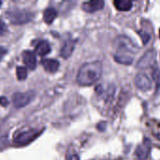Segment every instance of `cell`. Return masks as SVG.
Listing matches in <instances>:
<instances>
[{
	"mask_svg": "<svg viewBox=\"0 0 160 160\" xmlns=\"http://www.w3.org/2000/svg\"><path fill=\"white\" fill-rule=\"evenodd\" d=\"M113 5L120 11H128L132 8V2L129 0H116L113 2Z\"/></svg>",
	"mask_w": 160,
	"mask_h": 160,
	"instance_id": "15",
	"label": "cell"
},
{
	"mask_svg": "<svg viewBox=\"0 0 160 160\" xmlns=\"http://www.w3.org/2000/svg\"><path fill=\"white\" fill-rule=\"evenodd\" d=\"M6 53H7V50L4 47H1L0 46V60L6 55Z\"/></svg>",
	"mask_w": 160,
	"mask_h": 160,
	"instance_id": "23",
	"label": "cell"
},
{
	"mask_svg": "<svg viewBox=\"0 0 160 160\" xmlns=\"http://www.w3.org/2000/svg\"><path fill=\"white\" fill-rule=\"evenodd\" d=\"M7 32V26L4 23V22L2 20H0V36L4 35Z\"/></svg>",
	"mask_w": 160,
	"mask_h": 160,
	"instance_id": "19",
	"label": "cell"
},
{
	"mask_svg": "<svg viewBox=\"0 0 160 160\" xmlns=\"http://www.w3.org/2000/svg\"><path fill=\"white\" fill-rule=\"evenodd\" d=\"M57 16V11L53 8H48L43 13V20L46 23H52Z\"/></svg>",
	"mask_w": 160,
	"mask_h": 160,
	"instance_id": "14",
	"label": "cell"
},
{
	"mask_svg": "<svg viewBox=\"0 0 160 160\" xmlns=\"http://www.w3.org/2000/svg\"><path fill=\"white\" fill-rule=\"evenodd\" d=\"M35 97L34 92H25V93H15L12 97V102L15 107L22 108L29 104Z\"/></svg>",
	"mask_w": 160,
	"mask_h": 160,
	"instance_id": "6",
	"label": "cell"
},
{
	"mask_svg": "<svg viewBox=\"0 0 160 160\" xmlns=\"http://www.w3.org/2000/svg\"><path fill=\"white\" fill-rule=\"evenodd\" d=\"M104 7V1L102 0H92L82 4V9L88 13H93L102 9Z\"/></svg>",
	"mask_w": 160,
	"mask_h": 160,
	"instance_id": "9",
	"label": "cell"
},
{
	"mask_svg": "<svg viewBox=\"0 0 160 160\" xmlns=\"http://www.w3.org/2000/svg\"><path fill=\"white\" fill-rule=\"evenodd\" d=\"M106 122H100V123H98V129L99 130V131H104L105 129H106Z\"/></svg>",
	"mask_w": 160,
	"mask_h": 160,
	"instance_id": "20",
	"label": "cell"
},
{
	"mask_svg": "<svg viewBox=\"0 0 160 160\" xmlns=\"http://www.w3.org/2000/svg\"><path fill=\"white\" fill-rule=\"evenodd\" d=\"M41 64L44 68V69L50 73H54L59 68V62L55 59H43L41 61Z\"/></svg>",
	"mask_w": 160,
	"mask_h": 160,
	"instance_id": "11",
	"label": "cell"
},
{
	"mask_svg": "<svg viewBox=\"0 0 160 160\" xmlns=\"http://www.w3.org/2000/svg\"><path fill=\"white\" fill-rule=\"evenodd\" d=\"M116 52L114 54V60L123 65L132 64L135 54L138 52V47L136 44L128 37L120 36L117 38L116 41Z\"/></svg>",
	"mask_w": 160,
	"mask_h": 160,
	"instance_id": "1",
	"label": "cell"
},
{
	"mask_svg": "<svg viewBox=\"0 0 160 160\" xmlns=\"http://www.w3.org/2000/svg\"><path fill=\"white\" fill-rule=\"evenodd\" d=\"M102 73V64L99 61L88 62L82 66L77 75V82L80 85L88 86L97 82Z\"/></svg>",
	"mask_w": 160,
	"mask_h": 160,
	"instance_id": "2",
	"label": "cell"
},
{
	"mask_svg": "<svg viewBox=\"0 0 160 160\" xmlns=\"http://www.w3.org/2000/svg\"><path fill=\"white\" fill-rule=\"evenodd\" d=\"M22 59L23 63L26 65V67L29 69H35L37 67V59L35 56V53L31 51H24L22 53Z\"/></svg>",
	"mask_w": 160,
	"mask_h": 160,
	"instance_id": "10",
	"label": "cell"
},
{
	"mask_svg": "<svg viewBox=\"0 0 160 160\" xmlns=\"http://www.w3.org/2000/svg\"><path fill=\"white\" fill-rule=\"evenodd\" d=\"M139 35L141 36L142 38V43L145 45L149 42V40L151 39V35L149 33H147L145 30L143 31H139Z\"/></svg>",
	"mask_w": 160,
	"mask_h": 160,
	"instance_id": "18",
	"label": "cell"
},
{
	"mask_svg": "<svg viewBox=\"0 0 160 160\" xmlns=\"http://www.w3.org/2000/svg\"><path fill=\"white\" fill-rule=\"evenodd\" d=\"M0 5H1V2H0Z\"/></svg>",
	"mask_w": 160,
	"mask_h": 160,
	"instance_id": "26",
	"label": "cell"
},
{
	"mask_svg": "<svg viewBox=\"0 0 160 160\" xmlns=\"http://www.w3.org/2000/svg\"><path fill=\"white\" fill-rule=\"evenodd\" d=\"M153 80L156 82L157 89H159L160 87V70L158 68H155L153 70Z\"/></svg>",
	"mask_w": 160,
	"mask_h": 160,
	"instance_id": "17",
	"label": "cell"
},
{
	"mask_svg": "<svg viewBox=\"0 0 160 160\" xmlns=\"http://www.w3.org/2000/svg\"><path fill=\"white\" fill-rule=\"evenodd\" d=\"M157 60V52L155 50L151 49L148 50L139 60L138 64H137V68H153L156 65V61Z\"/></svg>",
	"mask_w": 160,
	"mask_h": 160,
	"instance_id": "4",
	"label": "cell"
},
{
	"mask_svg": "<svg viewBox=\"0 0 160 160\" xmlns=\"http://www.w3.org/2000/svg\"><path fill=\"white\" fill-rule=\"evenodd\" d=\"M75 43L76 41L72 39H68L67 41H65L61 49V56L64 58H68L75 48Z\"/></svg>",
	"mask_w": 160,
	"mask_h": 160,
	"instance_id": "12",
	"label": "cell"
},
{
	"mask_svg": "<svg viewBox=\"0 0 160 160\" xmlns=\"http://www.w3.org/2000/svg\"><path fill=\"white\" fill-rule=\"evenodd\" d=\"M0 104H1L2 106H8V101L7 98H5V97H1V98H0Z\"/></svg>",
	"mask_w": 160,
	"mask_h": 160,
	"instance_id": "22",
	"label": "cell"
},
{
	"mask_svg": "<svg viewBox=\"0 0 160 160\" xmlns=\"http://www.w3.org/2000/svg\"><path fill=\"white\" fill-rule=\"evenodd\" d=\"M157 137H158V140H160V133L159 134H158V136H157Z\"/></svg>",
	"mask_w": 160,
	"mask_h": 160,
	"instance_id": "24",
	"label": "cell"
},
{
	"mask_svg": "<svg viewBox=\"0 0 160 160\" xmlns=\"http://www.w3.org/2000/svg\"><path fill=\"white\" fill-rule=\"evenodd\" d=\"M152 148V142L149 139H144L143 142L137 147L136 156L140 160H146Z\"/></svg>",
	"mask_w": 160,
	"mask_h": 160,
	"instance_id": "7",
	"label": "cell"
},
{
	"mask_svg": "<svg viewBox=\"0 0 160 160\" xmlns=\"http://www.w3.org/2000/svg\"><path fill=\"white\" fill-rule=\"evenodd\" d=\"M159 38H160V29H159Z\"/></svg>",
	"mask_w": 160,
	"mask_h": 160,
	"instance_id": "25",
	"label": "cell"
},
{
	"mask_svg": "<svg viewBox=\"0 0 160 160\" xmlns=\"http://www.w3.org/2000/svg\"><path fill=\"white\" fill-rule=\"evenodd\" d=\"M16 74H17L18 80L23 81V80H25L26 77H27V70H26L25 68L19 66V67H17V68H16Z\"/></svg>",
	"mask_w": 160,
	"mask_h": 160,
	"instance_id": "16",
	"label": "cell"
},
{
	"mask_svg": "<svg viewBox=\"0 0 160 160\" xmlns=\"http://www.w3.org/2000/svg\"><path fill=\"white\" fill-rule=\"evenodd\" d=\"M7 18L8 21L14 24H23L28 22H30L34 15L32 12L25 10V9H19V8H13L9 9L6 13Z\"/></svg>",
	"mask_w": 160,
	"mask_h": 160,
	"instance_id": "3",
	"label": "cell"
},
{
	"mask_svg": "<svg viewBox=\"0 0 160 160\" xmlns=\"http://www.w3.org/2000/svg\"><path fill=\"white\" fill-rule=\"evenodd\" d=\"M39 133H40V131H38L37 129H30V130H27V131L18 134L13 139V142L15 144L24 145V144L30 143L32 141H34L38 136Z\"/></svg>",
	"mask_w": 160,
	"mask_h": 160,
	"instance_id": "5",
	"label": "cell"
},
{
	"mask_svg": "<svg viewBox=\"0 0 160 160\" xmlns=\"http://www.w3.org/2000/svg\"><path fill=\"white\" fill-rule=\"evenodd\" d=\"M35 51L38 55L44 56L51 52V46H50L49 42H47L46 40H41L37 44Z\"/></svg>",
	"mask_w": 160,
	"mask_h": 160,
	"instance_id": "13",
	"label": "cell"
},
{
	"mask_svg": "<svg viewBox=\"0 0 160 160\" xmlns=\"http://www.w3.org/2000/svg\"><path fill=\"white\" fill-rule=\"evenodd\" d=\"M135 85L142 91H148L152 87L151 79L144 73H138L134 80Z\"/></svg>",
	"mask_w": 160,
	"mask_h": 160,
	"instance_id": "8",
	"label": "cell"
},
{
	"mask_svg": "<svg viewBox=\"0 0 160 160\" xmlns=\"http://www.w3.org/2000/svg\"><path fill=\"white\" fill-rule=\"evenodd\" d=\"M67 160H80L79 156L76 154H68L67 157Z\"/></svg>",
	"mask_w": 160,
	"mask_h": 160,
	"instance_id": "21",
	"label": "cell"
}]
</instances>
